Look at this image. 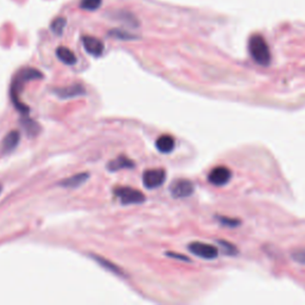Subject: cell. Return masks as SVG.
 I'll use <instances>...</instances> for the list:
<instances>
[{
    "label": "cell",
    "instance_id": "obj_1",
    "mask_svg": "<svg viewBox=\"0 0 305 305\" xmlns=\"http://www.w3.org/2000/svg\"><path fill=\"white\" fill-rule=\"evenodd\" d=\"M43 78V74L38 70H35V68H22L20 70L17 72L14 80H12V85H11V99L12 102H14V108H17L20 114H23L24 116H26L29 114L30 108L24 104L23 102L20 99V96L22 91H23V87L26 82H32V80H40Z\"/></svg>",
    "mask_w": 305,
    "mask_h": 305
},
{
    "label": "cell",
    "instance_id": "obj_2",
    "mask_svg": "<svg viewBox=\"0 0 305 305\" xmlns=\"http://www.w3.org/2000/svg\"><path fill=\"white\" fill-rule=\"evenodd\" d=\"M250 52L253 60L260 66L267 67L270 64V50L267 42L261 35H254L250 40Z\"/></svg>",
    "mask_w": 305,
    "mask_h": 305
},
{
    "label": "cell",
    "instance_id": "obj_3",
    "mask_svg": "<svg viewBox=\"0 0 305 305\" xmlns=\"http://www.w3.org/2000/svg\"><path fill=\"white\" fill-rule=\"evenodd\" d=\"M114 194L116 197L120 198V203L124 205L129 204H141L146 200V196L141 191L128 186H120L114 190Z\"/></svg>",
    "mask_w": 305,
    "mask_h": 305
},
{
    "label": "cell",
    "instance_id": "obj_4",
    "mask_svg": "<svg viewBox=\"0 0 305 305\" xmlns=\"http://www.w3.org/2000/svg\"><path fill=\"white\" fill-rule=\"evenodd\" d=\"M143 185L146 188L154 190L160 188L166 182V170L162 168H154V170H144L142 176Z\"/></svg>",
    "mask_w": 305,
    "mask_h": 305
},
{
    "label": "cell",
    "instance_id": "obj_5",
    "mask_svg": "<svg viewBox=\"0 0 305 305\" xmlns=\"http://www.w3.org/2000/svg\"><path fill=\"white\" fill-rule=\"evenodd\" d=\"M188 250L205 260H214L218 256V250L216 247L203 242H192L188 244Z\"/></svg>",
    "mask_w": 305,
    "mask_h": 305
},
{
    "label": "cell",
    "instance_id": "obj_6",
    "mask_svg": "<svg viewBox=\"0 0 305 305\" xmlns=\"http://www.w3.org/2000/svg\"><path fill=\"white\" fill-rule=\"evenodd\" d=\"M170 194L173 198H186L194 194V185L190 180L186 179H179L176 180L170 188Z\"/></svg>",
    "mask_w": 305,
    "mask_h": 305
},
{
    "label": "cell",
    "instance_id": "obj_7",
    "mask_svg": "<svg viewBox=\"0 0 305 305\" xmlns=\"http://www.w3.org/2000/svg\"><path fill=\"white\" fill-rule=\"evenodd\" d=\"M208 182H211L214 186H223L229 182L232 179V170L224 166H218L214 168L208 176Z\"/></svg>",
    "mask_w": 305,
    "mask_h": 305
},
{
    "label": "cell",
    "instance_id": "obj_8",
    "mask_svg": "<svg viewBox=\"0 0 305 305\" xmlns=\"http://www.w3.org/2000/svg\"><path fill=\"white\" fill-rule=\"evenodd\" d=\"M82 44H84V48H85V50L88 52V54L96 56V58H99V56L104 52V49H105L104 43H102L100 40L96 38V37H92V36H84Z\"/></svg>",
    "mask_w": 305,
    "mask_h": 305
},
{
    "label": "cell",
    "instance_id": "obj_9",
    "mask_svg": "<svg viewBox=\"0 0 305 305\" xmlns=\"http://www.w3.org/2000/svg\"><path fill=\"white\" fill-rule=\"evenodd\" d=\"M58 97L62 99H70V98H76L84 96L86 93L85 87L82 84H73V85L64 87V88H58L54 91Z\"/></svg>",
    "mask_w": 305,
    "mask_h": 305
},
{
    "label": "cell",
    "instance_id": "obj_10",
    "mask_svg": "<svg viewBox=\"0 0 305 305\" xmlns=\"http://www.w3.org/2000/svg\"><path fill=\"white\" fill-rule=\"evenodd\" d=\"M134 167H135V162L130 160L129 158H126V155H120L117 158L108 164V170L110 172H117L120 170H132Z\"/></svg>",
    "mask_w": 305,
    "mask_h": 305
},
{
    "label": "cell",
    "instance_id": "obj_11",
    "mask_svg": "<svg viewBox=\"0 0 305 305\" xmlns=\"http://www.w3.org/2000/svg\"><path fill=\"white\" fill-rule=\"evenodd\" d=\"M88 178H90L88 173H86V172L78 173V174H74V176H70V178L61 180V182H58V185L62 186V188H79V186H82V184H85Z\"/></svg>",
    "mask_w": 305,
    "mask_h": 305
},
{
    "label": "cell",
    "instance_id": "obj_12",
    "mask_svg": "<svg viewBox=\"0 0 305 305\" xmlns=\"http://www.w3.org/2000/svg\"><path fill=\"white\" fill-rule=\"evenodd\" d=\"M20 141V132H16V130H12L5 136V138L2 140V152L4 154H8L11 152L14 149L17 147L18 143Z\"/></svg>",
    "mask_w": 305,
    "mask_h": 305
},
{
    "label": "cell",
    "instance_id": "obj_13",
    "mask_svg": "<svg viewBox=\"0 0 305 305\" xmlns=\"http://www.w3.org/2000/svg\"><path fill=\"white\" fill-rule=\"evenodd\" d=\"M174 147H176V141H174L172 136L162 135L156 140L158 150L164 152V154H168V152H173Z\"/></svg>",
    "mask_w": 305,
    "mask_h": 305
},
{
    "label": "cell",
    "instance_id": "obj_14",
    "mask_svg": "<svg viewBox=\"0 0 305 305\" xmlns=\"http://www.w3.org/2000/svg\"><path fill=\"white\" fill-rule=\"evenodd\" d=\"M56 55L64 64H68V66H73L78 61L76 54L70 49H68L67 46H58L56 49Z\"/></svg>",
    "mask_w": 305,
    "mask_h": 305
},
{
    "label": "cell",
    "instance_id": "obj_15",
    "mask_svg": "<svg viewBox=\"0 0 305 305\" xmlns=\"http://www.w3.org/2000/svg\"><path fill=\"white\" fill-rule=\"evenodd\" d=\"M93 259H94L96 261H97V262H98L99 264H102V266L104 267L105 270H110L111 273H114V274H117V276H124V272H123L122 270L120 268V267L116 266V264H114L112 262H110V261L105 260L104 258H100V256H93Z\"/></svg>",
    "mask_w": 305,
    "mask_h": 305
},
{
    "label": "cell",
    "instance_id": "obj_16",
    "mask_svg": "<svg viewBox=\"0 0 305 305\" xmlns=\"http://www.w3.org/2000/svg\"><path fill=\"white\" fill-rule=\"evenodd\" d=\"M22 126H23L24 129L26 130L28 135L32 136V135H36L37 132H40V126L37 124L36 122H34L32 120H29V118H26L24 120H22Z\"/></svg>",
    "mask_w": 305,
    "mask_h": 305
},
{
    "label": "cell",
    "instance_id": "obj_17",
    "mask_svg": "<svg viewBox=\"0 0 305 305\" xmlns=\"http://www.w3.org/2000/svg\"><path fill=\"white\" fill-rule=\"evenodd\" d=\"M66 23H67L66 18L58 17V18H56V20H52L50 28H52V30L56 34V35L60 36L61 34L64 32V26H66Z\"/></svg>",
    "mask_w": 305,
    "mask_h": 305
},
{
    "label": "cell",
    "instance_id": "obj_18",
    "mask_svg": "<svg viewBox=\"0 0 305 305\" xmlns=\"http://www.w3.org/2000/svg\"><path fill=\"white\" fill-rule=\"evenodd\" d=\"M102 0H82L80 2V8H84V10L94 11L102 5Z\"/></svg>",
    "mask_w": 305,
    "mask_h": 305
},
{
    "label": "cell",
    "instance_id": "obj_19",
    "mask_svg": "<svg viewBox=\"0 0 305 305\" xmlns=\"http://www.w3.org/2000/svg\"><path fill=\"white\" fill-rule=\"evenodd\" d=\"M110 35L116 37V38H120V40H134L136 38L135 36L130 35V34L126 32V31H122V30H112L110 31Z\"/></svg>",
    "mask_w": 305,
    "mask_h": 305
},
{
    "label": "cell",
    "instance_id": "obj_20",
    "mask_svg": "<svg viewBox=\"0 0 305 305\" xmlns=\"http://www.w3.org/2000/svg\"><path fill=\"white\" fill-rule=\"evenodd\" d=\"M292 259L294 261H297L298 264H305V248H302V250H297L292 253Z\"/></svg>",
    "mask_w": 305,
    "mask_h": 305
},
{
    "label": "cell",
    "instance_id": "obj_21",
    "mask_svg": "<svg viewBox=\"0 0 305 305\" xmlns=\"http://www.w3.org/2000/svg\"><path fill=\"white\" fill-rule=\"evenodd\" d=\"M220 244L226 246L224 250H226V254H236V250H235L234 246H232L230 244H226V242H224V241H220Z\"/></svg>",
    "mask_w": 305,
    "mask_h": 305
},
{
    "label": "cell",
    "instance_id": "obj_22",
    "mask_svg": "<svg viewBox=\"0 0 305 305\" xmlns=\"http://www.w3.org/2000/svg\"><path fill=\"white\" fill-rule=\"evenodd\" d=\"M166 255H168V256H170V258H174V259L182 260V261H190V259H188V258H186V256H184V255L176 254V253H170V252H168V253H166Z\"/></svg>",
    "mask_w": 305,
    "mask_h": 305
},
{
    "label": "cell",
    "instance_id": "obj_23",
    "mask_svg": "<svg viewBox=\"0 0 305 305\" xmlns=\"http://www.w3.org/2000/svg\"><path fill=\"white\" fill-rule=\"evenodd\" d=\"M220 222L222 223H226V226H238V220H228V218H223V217H220Z\"/></svg>",
    "mask_w": 305,
    "mask_h": 305
},
{
    "label": "cell",
    "instance_id": "obj_24",
    "mask_svg": "<svg viewBox=\"0 0 305 305\" xmlns=\"http://www.w3.org/2000/svg\"><path fill=\"white\" fill-rule=\"evenodd\" d=\"M2 185L0 184V194H2Z\"/></svg>",
    "mask_w": 305,
    "mask_h": 305
}]
</instances>
